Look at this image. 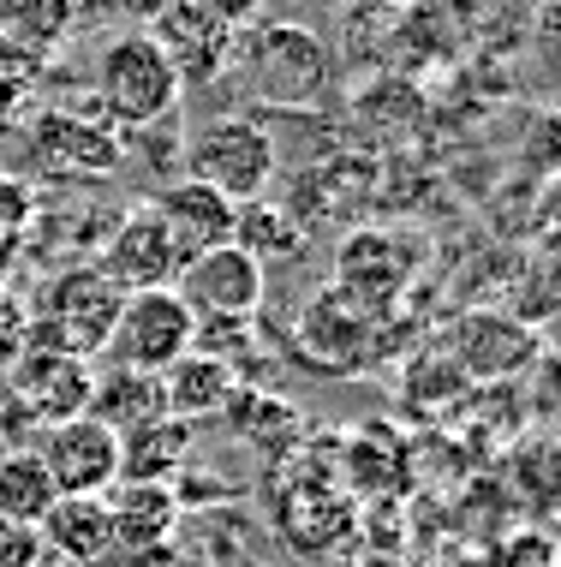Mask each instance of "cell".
I'll use <instances>...</instances> for the list:
<instances>
[{"mask_svg": "<svg viewBox=\"0 0 561 567\" xmlns=\"http://www.w3.org/2000/svg\"><path fill=\"white\" fill-rule=\"evenodd\" d=\"M305 12H341V7H353V0H299Z\"/></svg>", "mask_w": 561, "mask_h": 567, "instance_id": "27", "label": "cell"}, {"mask_svg": "<svg viewBox=\"0 0 561 567\" xmlns=\"http://www.w3.org/2000/svg\"><path fill=\"white\" fill-rule=\"evenodd\" d=\"M54 508V484L37 449H0V526H30Z\"/></svg>", "mask_w": 561, "mask_h": 567, "instance_id": "21", "label": "cell"}, {"mask_svg": "<svg viewBox=\"0 0 561 567\" xmlns=\"http://www.w3.org/2000/svg\"><path fill=\"white\" fill-rule=\"evenodd\" d=\"M49 556H42L37 532L30 526H0V567H42Z\"/></svg>", "mask_w": 561, "mask_h": 567, "instance_id": "25", "label": "cell"}, {"mask_svg": "<svg viewBox=\"0 0 561 567\" xmlns=\"http://www.w3.org/2000/svg\"><path fill=\"white\" fill-rule=\"evenodd\" d=\"M120 287L102 275L96 264H66L42 287L30 311V347H54V352H72V359H96L102 341L114 329V311H120Z\"/></svg>", "mask_w": 561, "mask_h": 567, "instance_id": "3", "label": "cell"}, {"mask_svg": "<svg viewBox=\"0 0 561 567\" xmlns=\"http://www.w3.org/2000/svg\"><path fill=\"white\" fill-rule=\"evenodd\" d=\"M30 449H37L42 472H49L54 496H108L120 484V436L108 424H96L90 412L37 431Z\"/></svg>", "mask_w": 561, "mask_h": 567, "instance_id": "8", "label": "cell"}, {"mask_svg": "<svg viewBox=\"0 0 561 567\" xmlns=\"http://www.w3.org/2000/svg\"><path fill=\"white\" fill-rule=\"evenodd\" d=\"M299 352H305V364H316L329 377L359 371L371 352V317H359L335 293H316L305 305V317H299Z\"/></svg>", "mask_w": 561, "mask_h": 567, "instance_id": "16", "label": "cell"}, {"mask_svg": "<svg viewBox=\"0 0 561 567\" xmlns=\"http://www.w3.org/2000/svg\"><path fill=\"white\" fill-rule=\"evenodd\" d=\"M227 66H239V79L251 84V96L276 102V109H311L329 90V49H323V37L299 19L246 24Z\"/></svg>", "mask_w": 561, "mask_h": 567, "instance_id": "2", "label": "cell"}, {"mask_svg": "<svg viewBox=\"0 0 561 567\" xmlns=\"http://www.w3.org/2000/svg\"><path fill=\"white\" fill-rule=\"evenodd\" d=\"M186 454H191V424L162 412V419L120 436V484H168L174 489Z\"/></svg>", "mask_w": 561, "mask_h": 567, "instance_id": "19", "label": "cell"}, {"mask_svg": "<svg viewBox=\"0 0 561 567\" xmlns=\"http://www.w3.org/2000/svg\"><path fill=\"white\" fill-rule=\"evenodd\" d=\"M12 19H24V0H0V24H12Z\"/></svg>", "mask_w": 561, "mask_h": 567, "instance_id": "28", "label": "cell"}, {"mask_svg": "<svg viewBox=\"0 0 561 567\" xmlns=\"http://www.w3.org/2000/svg\"><path fill=\"white\" fill-rule=\"evenodd\" d=\"M251 12V0H168L149 37L168 49L179 84H209L233 60V42Z\"/></svg>", "mask_w": 561, "mask_h": 567, "instance_id": "6", "label": "cell"}, {"mask_svg": "<svg viewBox=\"0 0 561 567\" xmlns=\"http://www.w3.org/2000/svg\"><path fill=\"white\" fill-rule=\"evenodd\" d=\"M424 245L413 234H388V227H359V234L341 239L335 251V287L329 293L346 299L359 317L371 311H388L394 299L406 293V281H413V269L424 264Z\"/></svg>", "mask_w": 561, "mask_h": 567, "instance_id": "7", "label": "cell"}, {"mask_svg": "<svg viewBox=\"0 0 561 567\" xmlns=\"http://www.w3.org/2000/svg\"><path fill=\"white\" fill-rule=\"evenodd\" d=\"M156 382H162V406H168V419H186V424L209 419V412H227V401L239 394V371H233V364L204 359V352L174 359Z\"/></svg>", "mask_w": 561, "mask_h": 567, "instance_id": "17", "label": "cell"}, {"mask_svg": "<svg viewBox=\"0 0 561 567\" xmlns=\"http://www.w3.org/2000/svg\"><path fill=\"white\" fill-rule=\"evenodd\" d=\"M276 132L251 114H221V120H204L191 137H186V179H204L209 192H221L227 204H251V197L269 192L276 179Z\"/></svg>", "mask_w": 561, "mask_h": 567, "instance_id": "4", "label": "cell"}, {"mask_svg": "<svg viewBox=\"0 0 561 567\" xmlns=\"http://www.w3.org/2000/svg\"><path fill=\"white\" fill-rule=\"evenodd\" d=\"M7 401L24 406V419H37V431H49V424H66L90 412V359H72V352H54V347H30L7 364Z\"/></svg>", "mask_w": 561, "mask_h": 567, "instance_id": "9", "label": "cell"}, {"mask_svg": "<svg viewBox=\"0 0 561 567\" xmlns=\"http://www.w3.org/2000/svg\"><path fill=\"white\" fill-rule=\"evenodd\" d=\"M12 257H19V239H0V287H7V275H12Z\"/></svg>", "mask_w": 561, "mask_h": 567, "instance_id": "26", "label": "cell"}, {"mask_svg": "<svg viewBox=\"0 0 561 567\" xmlns=\"http://www.w3.org/2000/svg\"><path fill=\"white\" fill-rule=\"evenodd\" d=\"M251 7H263V0H251Z\"/></svg>", "mask_w": 561, "mask_h": 567, "instance_id": "30", "label": "cell"}, {"mask_svg": "<svg viewBox=\"0 0 561 567\" xmlns=\"http://www.w3.org/2000/svg\"><path fill=\"white\" fill-rule=\"evenodd\" d=\"M42 556L60 567H96L114 556V519L108 496H54V508L37 519Z\"/></svg>", "mask_w": 561, "mask_h": 567, "instance_id": "15", "label": "cell"}, {"mask_svg": "<svg viewBox=\"0 0 561 567\" xmlns=\"http://www.w3.org/2000/svg\"><path fill=\"white\" fill-rule=\"evenodd\" d=\"M174 293L197 323L204 317H257V305H263V264L246 257L239 245H216V251L179 264Z\"/></svg>", "mask_w": 561, "mask_h": 567, "instance_id": "10", "label": "cell"}, {"mask_svg": "<svg viewBox=\"0 0 561 567\" xmlns=\"http://www.w3.org/2000/svg\"><path fill=\"white\" fill-rule=\"evenodd\" d=\"M24 341H30V311L12 293H0V371L24 352Z\"/></svg>", "mask_w": 561, "mask_h": 567, "instance_id": "23", "label": "cell"}, {"mask_svg": "<svg viewBox=\"0 0 561 567\" xmlns=\"http://www.w3.org/2000/svg\"><path fill=\"white\" fill-rule=\"evenodd\" d=\"M30 209H37V197H30L12 174H0V239H19V227L30 221Z\"/></svg>", "mask_w": 561, "mask_h": 567, "instance_id": "24", "label": "cell"}, {"mask_svg": "<svg viewBox=\"0 0 561 567\" xmlns=\"http://www.w3.org/2000/svg\"><path fill=\"white\" fill-rule=\"evenodd\" d=\"M102 275L120 287V293H149V287H174V275H179V245L168 239V227L156 221V209L138 204L132 216H120L108 227V239H102Z\"/></svg>", "mask_w": 561, "mask_h": 567, "instance_id": "11", "label": "cell"}, {"mask_svg": "<svg viewBox=\"0 0 561 567\" xmlns=\"http://www.w3.org/2000/svg\"><path fill=\"white\" fill-rule=\"evenodd\" d=\"M162 382L156 377H132V371H102L96 382H90V419L108 424L114 436L138 431V424L162 419Z\"/></svg>", "mask_w": 561, "mask_h": 567, "instance_id": "20", "label": "cell"}, {"mask_svg": "<svg viewBox=\"0 0 561 567\" xmlns=\"http://www.w3.org/2000/svg\"><path fill=\"white\" fill-rule=\"evenodd\" d=\"M149 209L168 227L179 257H204L216 245H233V204L221 192H209L204 179H168V186L149 197Z\"/></svg>", "mask_w": 561, "mask_h": 567, "instance_id": "13", "label": "cell"}, {"mask_svg": "<svg viewBox=\"0 0 561 567\" xmlns=\"http://www.w3.org/2000/svg\"><path fill=\"white\" fill-rule=\"evenodd\" d=\"M191 329L197 317L179 305L174 287H149V293H126L114 311V329L102 341L108 371H132V377H162L174 359L191 352Z\"/></svg>", "mask_w": 561, "mask_h": 567, "instance_id": "5", "label": "cell"}, {"mask_svg": "<svg viewBox=\"0 0 561 567\" xmlns=\"http://www.w3.org/2000/svg\"><path fill=\"white\" fill-rule=\"evenodd\" d=\"M186 84H179L168 49L149 30H120L96 54V109L114 132H156L168 126Z\"/></svg>", "mask_w": 561, "mask_h": 567, "instance_id": "1", "label": "cell"}, {"mask_svg": "<svg viewBox=\"0 0 561 567\" xmlns=\"http://www.w3.org/2000/svg\"><path fill=\"white\" fill-rule=\"evenodd\" d=\"M42 567H60V561H42Z\"/></svg>", "mask_w": 561, "mask_h": 567, "instance_id": "29", "label": "cell"}, {"mask_svg": "<svg viewBox=\"0 0 561 567\" xmlns=\"http://www.w3.org/2000/svg\"><path fill=\"white\" fill-rule=\"evenodd\" d=\"M233 245H239L246 257H257V264H263L269 251H276V257L299 251V234H293V221H287L276 204L251 197V204H239V209H233Z\"/></svg>", "mask_w": 561, "mask_h": 567, "instance_id": "22", "label": "cell"}, {"mask_svg": "<svg viewBox=\"0 0 561 567\" xmlns=\"http://www.w3.org/2000/svg\"><path fill=\"white\" fill-rule=\"evenodd\" d=\"M108 519H114V549H162L174 538L179 489H168V484H114L108 489Z\"/></svg>", "mask_w": 561, "mask_h": 567, "instance_id": "18", "label": "cell"}, {"mask_svg": "<svg viewBox=\"0 0 561 567\" xmlns=\"http://www.w3.org/2000/svg\"><path fill=\"white\" fill-rule=\"evenodd\" d=\"M543 352V334L520 317H502V311H472L460 329H454V359H460L466 377L478 382H496V377H520Z\"/></svg>", "mask_w": 561, "mask_h": 567, "instance_id": "12", "label": "cell"}, {"mask_svg": "<svg viewBox=\"0 0 561 567\" xmlns=\"http://www.w3.org/2000/svg\"><path fill=\"white\" fill-rule=\"evenodd\" d=\"M30 150L54 174H114L126 144L108 120H79V114H37L30 126Z\"/></svg>", "mask_w": 561, "mask_h": 567, "instance_id": "14", "label": "cell"}]
</instances>
